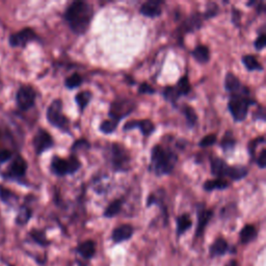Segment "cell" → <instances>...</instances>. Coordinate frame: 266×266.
<instances>
[{
  "label": "cell",
  "mask_w": 266,
  "mask_h": 266,
  "mask_svg": "<svg viewBox=\"0 0 266 266\" xmlns=\"http://www.w3.org/2000/svg\"><path fill=\"white\" fill-rule=\"evenodd\" d=\"M94 17L92 5L82 0L71 4L64 14V19L70 29L77 35L85 34L90 28Z\"/></svg>",
  "instance_id": "1"
},
{
  "label": "cell",
  "mask_w": 266,
  "mask_h": 266,
  "mask_svg": "<svg viewBox=\"0 0 266 266\" xmlns=\"http://www.w3.org/2000/svg\"><path fill=\"white\" fill-rule=\"evenodd\" d=\"M177 162L178 155L174 150L163 145H155L151 151L150 171L159 177L170 175L173 173Z\"/></svg>",
  "instance_id": "2"
},
{
  "label": "cell",
  "mask_w": 266,
  "mask_h": 266,
  "mask_svg": "<svg viewBox=\"0 0 266 266\" xmlns=\"http://www.w3.org/2000/svg\"><path fill=\"white\" fill-rule=\"evenodd\" d=\"M211 173L217 178H230L233 181H238L245 178L249 170L242 166H229L224 159L215 157L211 159Z\"/></svg>",
  "instance_id": "3"
},
{
  "label": "cell",
  "mask_w": 266,
  "mask_h": 266,
  "mask_svg": "<svg viewBox=\"0 0 266 266\" xmlns=\"http://www.w3.org/2000/svg\"><path fill=\"white\" fill-rule=\"evenodd\" d=\"M106 152H108V161L115 172L125 173L131 169L130 154L128 150L121 144H110Z\"/></svg>",
  "instance_id": "4"
},
{
  "label": "cell",
  "mask_w": 266,
  "mask_h": 266,
  "mask_svg": "<svg viewBox=\"0 0 266 266\" xmlns=\"http://www.w3.org/2000/svg\"><path fill=\"white\" fill-rule=\"evenodd\" d=\"M255 104H257L256 100L250 98V95H231L228 110L235 122H243L249 114V109Z\"/></svg>",
  "instance_id": "5"
},
{
  "label": "cell",
  "mask_w": 266,
  "mask_h": 266,
  "mask_svg": "<svg viewBox=\"0 0 266 266\" xmlns=\"http://www.w3.org/2000/svg\"><path fill=\"white\" fill-rule=\"evenodd\" d=\"M80 168H81V163L75 155H71L68 159L56 155L53 156L50 164L51 172L59 177L73 175L76 172H78Z\"/></svg>",
  "instance_id": "6"
},
{
  "label": "cell",
  "mask_w": 266,
  "mask_h": 266,
  "mask_svg": "<svg viewBox=\"0 0 266 266\" xmlns=\"http://www.w3.org/2000/svg\"><path fill=\"white\" fill-rule=\"evenodd\" d=\"M47 121L50 125L56 127L66 133H71L69 127V119L63 113V101L61 99H56L48 106L46 113Z\"/></svg>",
  "instance_id": "7"
},
{
  "label": "cell",
  "mask_w": 266,
  "mask_h": 266,
  "mask_svg": "<svg viewBox=\"0 0 266 266\" xmlns=\"http://www.w3.org/2000/svg\"><path fill=\"white\" fill-rule=\"evenodd\" d=\"M136 109V103L132 99H116L111 103L109 112L110 120L117 122L118 124L124 119L131 115Z\"/></svg>",
  "instance_id": "8"
},
{
  "label": "cell",
  "mask_w": 266,
  "mask_h": 266,
  "mask_svg": "<svg viewBox=\"0 0 266 266\" xmlns=\"http://www.w3.org/2000/svg\"><path fill=\"white\" fill-rule=\"evenodd\" d=\"M37 99V92L30 85H21L16 95V104L21 112L32 109Z\"/></svg>",
  "instance_id": "9"
},
{
  "label": "cell",
  "mask_w": 266,
  "mask_h": 266,
  "mask_svg": "<svg viewBox=\"0 0 266 266\" xmlns=\"http://www.w3.org/2000/svg\"><path fill=\"white\" fill-rule=\"evenodd\" d=\"M33 41H39V37L37 35V33L34 32L33 29L28 28V27L23 28L20 31L11 34L9 38L10 46L14 48H17V47L24 48L26 47L27 44Z\"/></svg>",
  "instance_id": "10"
},
{
  "label": "cell",
  "mask_w": 266,
  "mask_h": 266,
  "mask_svg": "<svg viewBox=\"0 0 266 266\" xmlns=\"http://www.w3.org/2000/svg\"><path fill=\"white\" fill-rule=\"evenodd\" d=\"M32 145L35 154L41 155L55 146V140H53V137L47 130L41 128L33 136Z\"/></svg>",
  "instance_id": "11"
},
{
  "label": "cell",
  "mask_w": 266,
  "mask_h": 266,
  "mask_svg": "<svg viewBox=\"0 0 266 266\" xmlns=\"http://www.w3.org/2000/svg\"><path fill=\"white\" fill-rule=\"evenodd\" d=\"M28 165L25 159L21 155H17L13 162L11 163L10 167L8 168V171L4 176L6 178L13 179V180H20L21 178L26 175Z\"/></svg>",
  "instance_id": "12"
},
{
  "label": "cell",
  "mask_w": 266,
  "mask_h": 266,
  "mask_svg": "<svg viewBox=\"0 0 266 266\" xmlns=\"http://www.w3.org/2000/svg\"><path fill=\"white\" fill-rule=\"evenodd\" d=\"M225 88L230 95H251L249 87L243 85L239 78L231 72L227 73L225 77Z\"/></svg>",
  "instance_id": "13"
},
{
  "label": "cell",
  "mask_w": 266,
  "mask_h": 266,
  "mask_svg": "<svg viewBox=\"0 0 266 266\" xmlns=\"http://www.w3.org/2000/svg\"><path fill=\"white\" fill-rule=\"evenodd\" d=\"M132 129H139L144 136H150L155 131V125L151 120H132L127 123L123 127L124 131H129Z\"/></svg>",
  "instance_id": "14"
},
{
  "label": "cell",
  "mask_w": 266,
  "mask_h": 266,
  "mask_svg": "<svg viewBox=\"0 0 266 266\" xmlns=\"http://www.w3.org/2000/svg\"><path fill=\"white\" fill-rule=\"evenodd\" d=\"M197 216H198V226H197L196 236L199 237L203 234L206 226L208 225L212 216H214V211L206 209L203 204H200L197 208Z\"/></svg>",
  "instance_id": "15"
},
{
  "label": "cell",
  "mask_w": 266,
  "mask_h": 266,
  "mask_svg": "<svg viewBox=\"0 0 266 266\" xmlns=\"http://www.w3.org/2000/svg\"><path fill=\"white\" fill-rule=\"evenodd\" d=\"M162 5H164V2H159V0H149V2L141 5L139 9V13L149 18L159 17L163 13Z\"/></svg>",
  "instance_id": "16"
},
{
  "label": "cell",
  "mask_w": 266,
  "mask_h": 266,
  "mask_svg": "<svg viewBox=\"0 0 266 266\" xmlns=\"http://www.w3.org/2000/svg\"><path fill=\"white\" fill-rule=\"evenodd\" d=\"M202 17L200 14L194 13L191 16H189L187 19L182 23V25L179 28L180 33H186V32H193L202 27Z\"/></svg>",
  "instance_id": "17"
},
{
  "label": "cell",
  "mask_w": 266,
  "mask_h": 266,
  "mask_svg": "<svg viewBox=\"0 0 266 266\" xmlns=\"http://www.w3.org/2000/svg\"><path fill=\"white\" fill-rule=\"evenodd\" d=\"M133 235V227L131 225H121L116 228L113 232L112 238L116 243H120L125 240H128Z\"/></svg>",
  "instance_id": "18"
},
{
  "label": "cell",
  "mask_w": 266,
  "mask_h": 266,
  "mask_svg": "<svg viewBox=\"0 0 266 266\" xmlns=\"http://www.w3.org/2000/svg\"><path fill=\"white\" fill-rule=\"evenodd\" d=\"M191 57L199 64H207L210 60V50L205 45H198L191 51Z\"/></svg>",
  "instance_id": "19"
},
{
  "label": "cell",
  "mask_w": 266,
  "mask_h": 266,
  "mask_svg": "<svg viewBox=\"0 0 266 266\" xmlns=\"http://www.w3.org/2000/svg\"><path fill=\"white\" fill-rule=\"evenodd\" d=\"M78 253L85 259H91L96 253V243L93 240H86L78 246Z\"/></svg>",
  "instance_id": "20"
},
{
  "label": "cell",
  "mask_w": 266,
  "mask_h": 266,
  "mask_svg": "<svg viewBox=\"0 0 266 266\" xmlns=\"http://www.w3.org/2000/svg\"><path fill=\"white\" fill-rule=\"evenodd\" d=\"M257 229L255 226L253 225H246L243 227V229L240 231L239 237H240V241L243 244L246 243H250L251 241H253L256 237H257Z\"/></svg>",
  "instance_id": "21"
},
{
  "label": "cell",
  "mask_w": 266,
  "mask_h": 266,
  "mask_svg": "<svg viewBox=\"0 0 266 266\" xmlns=\"http://www.w3.org/2000/svg\"><path fill=\"white\" fill-rule=\"evenodd\" d=\"M230 186V183L225 180V179H221V178H217L214 180H207L205 181V183L203 184V188L205 191H212V190H224L226 188H228Z\"/></svg>",
  "instance_id": "22"
},
{
  "label": "cell",
  "mask_w": 266,
  "mask_h": 266,
  "mask_svg": "<svg viewBox=\"0 0 266 266\" xmlns=\"http://www.w3.org/2000/svg\"><path fill=\"white\" fill-rule=\"evenodd\" d=\"M211 257L223 256L228 251V242L224 238H218L210 246Z\"/></svg>",
  "instance_id": "23"
},
{
  "label": "cell",
  "mask_w": 266,
  "mask_h": 266,
  "mask_svg": "<svg viewBox=\"0 0 266 266\" xmlns=\"http://www.w3.org/2000/svg\"><path fill=\"white\" fill-rule=\"evenodd\" d=\"M236 146V139L232 131H227L221 140V147L224 152L233 151Z\"/></svg>",
  "instance_id": "24"
},
{
  "label": "cell",
  "mask_w": 266,
  "mask_h": 266,
  "mask_svg": "<svg viewBox=\"0 0 266 266\" xmlns=\"http://www.w3.org/2000/svg\"><path fill=\"white\" fill-rule=\"evenodd\" d=\"M92 98H93V94L90 91H82V92L76 94L74 99H75V102L78 105V108H79L81 113H83L84 110L86 109V106L90 104Z\"/></svg>",
  "instance_id": "25"
},
{
  "label": "cell",
  "mask_w": 266,
  "mask_h": 266,
  "mask_svg": "<svg viewBox=\"0 0 266 266\" xmlns=\"http://www.w3.org/2000/svg\"><path fill=\"white\" fill-rule=\"evenodd\" d=\"M123 204H124V201L120 200V199H117V200L113 201L104 210V214H103L104 217L111 219V218H114L117 215H119L120 212H121V210H122Z\"/></svg>",
  "instance_id": "26"
},
{
  "label": "cell",
  "mask_w": 266,
  "mask_h": 266,
  "mask_svg": "<svg viewBox=\"0 0 266 266\" xmlns=\"http://www.w3.org/2000/svg\"><path fill=\"white\" fill-rule=\"evenodd\" d=\"M182 113L186 119L188 127L192 128L196 126V124L198 123V116L196 111L193 110V108H191L189 105H184L182 108Z\"/></svg>",
  "instance_id": "27"
},
{
  "label": "cell",
  "mask_w": 266,
  "mask_h": 266,
  "mask_svg": "<svg viewBox=\"0 0 266 266\" xmlns=\"http://www.w3.org/2000/svg\"><path fill=\"white\" fill-rule=\"evenodd\" d=\"M192 222L188 215H182L177 219V234L179 236L184 234L187 230L191 227Z\"/></svg>",
  "instance_id": "28"
},
{
  "label": "cell",
  "mask_w": 266,
  "mask_h": 266,
  "mask_svg": "<svg viewBox=\"0 0 266 266\" xmlns=\"http://www.w3.org/2000/svg\"><path fill=\"white\" fill-rule=\"evenodd\" d=\"M242 64L245 66V68L249 71H263V66L257 61V59L252 56V55H247L242 57L241 59Z\"/></svg>",
  "instance_id": "29"
},
{
  "label": "cell",
  "mask_w": 266,
  "mask_h": 266,
  "mask_svg": "<svg viewBox=\"0 0 266 266\" xmlns=\"http://www.w3.org/2000/svg\"><path fill=\"white\" fill-rule=\"evenodd\" d=\"M31 216H32L31 209L27 206H22L19 212H18V216L16 218V223L19 226H24L29 222V220L31 219Z\"/></svg>",
  "instance_id": "30"
},
{
  "label": "cell",
  "mask_w": 266,
  "mask_h": 266,
  "mask_svg": "<svg viewBox=\"0 0 266 266\" xmlns=\"http://www.w3.org/2000/svg\"><path fill=\"white\" fill-rule=\"evenodd\" d=\"M177 92L179 93L180 97L181 96H186L191 92V85L189 82V79L187 76H183L179 79V81L177 82V84L175 85Z\"/></svg>",
  "instance_id": "31"
},
{
  "label": "cell",
  "mask_w": 266,
  "mask_h": 266,
  "mask_svg": "<svg viewBox=\"0 0 266 266\" xmlns=\"http://www.w3.org/2000/svg\"><path fill=\"white\" fill-rule=\"evenodd\" d=\"M0 199L8 205L15 204L18 201V197L16 194L4 186H0Z\"/></svg>",
  "instance_id": "32"
},
{
  "label": "cell",
  "mask_w": 266,
  "mask_h": 266,
  "mask_svg": "<svg viewBox=\"0 0 266 266\" xmlns=\"http://www.w3.org/2000/svg\"><path fill=\"white\" fill-rule=\"evenodd\" d=\"M163 95H164L165 99L167 101L171 102L174 106L176 105L177 101H178V99L180 98V95H179L178 92H177L175 86H167V87H165L164 92H163Z\"/></svg>",
  "instance_id": "33"
},
{
  "label": "cell",
  "mask_w": 266,
  "mask_h": 266,
  "mask_svg": "<svg viewBox=\"0 0 266 266\" xmlns=\"http://www.w3.org/2000/svg\"><path fill=\"white\" fill-rule=\"evenodd\" d=\"M82 81H83L82 77L78 73H74L66 78L65 85L66 87L69 88V90H74V88H77L82 84Z\"/></svg>",
  "instance_id": "34"
},
{
  "label": "cell",
  "mask_w": 266,
  "mask_h": 266,
  "mask_svg": "<svg viewBox=\"0 0 266 266\" xmlns=\"http://www.w3.org/2000/svg\"><path fill=\"white\" fill-rule=\"evenodd\" d=\"M119 124L113 120H105L101 123V125L99 127L100 131L103 132L104 134H112L116 131L117 127H118Z\"/></svg>",
  "instance_id": "35"
},
{
  "label": "cell",
  "mask_w": 266,
  "mask_h": 266,
  "mask_svg": "<svg viewBox=\"0 0 266 266\" xmlns=\"http://www.w3.org/2000/svg\"><path fill=\"white\" fill-rule=\"evenodd\" d=\"M265 143V137L264 136H259L253 140H251L249 143V147H247V151H249L250 156L252 159H255V153L259 145H263Z\"/></svg>",
  "instance_id": "36"
},
{
  "label": "cell",
  "mask_w": 266,
  "mask_h": 266,
  "mask_svg": "<svg viewBox=\"0 0 266 266\" xmlns=\"http://www.w3.org/2000/svg\"><path fill=\"white\" fill-rule=\"evenodd\" d=\"M217 141H218V136L217 134H208L206 136H204L201 140H200V143H199V146L201 148H208V147H211V146H214L217 144Z\"/></svg>",
  "instance_id": "37"
},
{
  "label": "cell",
  "mask_w": 266,
  "mask_h": 266,
  "mask_svg": "<svg viewBox=\"0 0 266 266\" xmlns=\"http://www.w3.org/2000/svg\"><path fill=\"white\" fill-rule=\"evenodd\" d=\"M30 236L35 242H38L41 245L49 244V241L47 240L45 233L42 231H39V230H32V231L30 232Z\"/></svg>",
  "instance_id": "38"
},
{
  "label": "cell",
  "mask_w": 266,
  "mask_h": 266,
  "mask_svg": "<svg viewBox=\"0 0 266 266\" xmlns=\"http://www.w3.org/2000/svg\"><path fill=\"white\" fill-rule=\"evenodd\" d=\"M220 12V9L218 7L217 4H214V3H210L207 5V9H206V12L204 14V17L205 19H210V18H214L216 17Z\"/></svg>",
  "instance_id": "39"
},
{
  "label": "cell",
  "mask_w": 266,
  "mask_h": 266,
  "mask_svg": "<svg viewBox=\"0 0 266 266\" xmlns=\"http://www.w3.org/2000/svg\"><path fill=\"white\" fill-rule=\"evenodd\" d=\"M91 148V145L90 143L86 139H83V138H80V139H77L75 143L73 144L72 148H71V150H72L73 152H77L79 150H87Z\"/></svg>",
  "instance_id": "40"
},
{
  "label": "cell",
  "mask_w": 266,
  "mask_h": 266,
  "mask_svg": "<svg viewBox=\"0 0 266 266\" xmlns=\"http://www.w3.org/2000/svg\"><path fill=\"white\" fill-rule=\"evenodd\" d=\"M266 45V34L265 32H262L260 35H258V38L254 42V47L258 51H262L265 48Z\"/></svg>",
  "instance_id": "41"
},
{
  "label": "cell",
  "mask_w": 266,
  "mask_h": 266,
  "mask_svg": "<svg viewBox=\"0 0 266 266\" xmlns=\"http://www.w3.org/2000/svg\"><path fill=\"white\" fill-rule=\"evenodd\" d=\"M13 158V152L8 149L0 150V166L10 162Z\"/></svg>",
  "instance_id": "42"
},
{
  "label": "cell",
  "mask_w": 266,
  "mask_h": 266,
  "mask_svg": "<svg viewBox=\"0 0 266 266\" xmlns=\"http://www.w3.org/2000/svg\"><path fill=\"white\" fill-rule=\"evenodd\" d=\"M155 88L152 87L150 84H148L147 82H144L141 83L139 86H138V93L139 94H155Z\"/></svg>",
  "instance_id": "43"
},
{
  "label": "cell",
  "mask_w": 266,
  "mask_h": 266,
  "mask_svg": "<svg viewBox=\"0 0 266 266\" xmlns=\"http://www.w3.org/2000/svg\"><path fill=\"white\" fill-rule=\"evenodd\" d=\"M256 164L260 169H265L266 167V149L262 148L261 152L259 153L257 159H256Z\"/></svg>",
  "instance_id": "44"
},
{
  "label": "cell",
  "mask_w": 266,
  "mask_h": 266,
  "mask_svg": "<svg viewBox=\"0 0 266 266\" xmlns=\"http://www.w3.org/2000/svg\"><path fill=\"white\" fill-rule=\"evenodd\" d=\"M254 119L255 120H261L263 122L265 121V112H264V109L263 108H260L259 109V112L254 114Z\"/></svg>",
  "instance_id": "45"
},
{
  "label": "cell",
  "mask_w": 266,
  "mask_h": 266,
  "mask_svg": "<svg viewBox=\"0 0 266 266\" xmlns=\"http://www.w3.org/2000/svg\"><path fill=\"white\" fill-rule=\"evenodd\" d=\"M232 15H233V18H232L233 23H235V24L238 26V24H239V19H240V17H239V16H240V12L234 8V10L232 11Z\"/></svg>",
  "instance_id": "46"
},
{
  "label": "cell",
  "mask_w": 266,
  "mask_h": 266,
  "mask_svg": "<svg viewBox=\"0 0 266 266\" xmlns=\"http://www.w3.org/2000/svg\"><path fill=\"white\" fill-rule=\"evenodd\" d=\"M227 266H237L236 261H230V263Z\"/></svg>",
  "instance_id": "47"
},
{
  "label": "cell",
  "mask_w": 266,
  "mask_h": 266,
  "mask_svg": "<svg viewBox=\"0 0 266 266\" xmlns=\"http://www.w3.org/2000/svg\"><path fill=\"white\" fill-rule=\"evenodd\" d=\"M10 266H12V265H10Z\"/></svg>",
  "instance_id": "48"
}]
</instances>
